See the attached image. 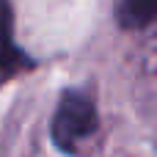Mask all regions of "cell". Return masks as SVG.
I'll use <instances>...</instances> for the list:
<instances>
[{
    "label": "cell",
    "mask_w": 157,
    "mask_h": 157,
    "mask_svg": "<svg viewBox=\"0 0 157 157\" xmlns=\"http://www.w3.org/2000/svg\"><path fill=\"white\" fill-rule=\"evenodd\" d=\"M97 130L94 99L83 91H66L52 116V141L61 152H75Z\"/></svg>",
    "instance_id": "6da1fadb"
},
{
    "label": "cell",
    "mask_w": 157,
    "mask_h": 157,
    "mask_svg": "<svg viewBox=\"0 0 157 157\" xmlns=\"http://www.w3.org/2000/svg\"><path fill=\"white\" fill-rule=\"evenodd\" d=\"M119 17L127 28H144L157 17V0H121Z\"/></svg>",
    "instance_id": "7a4b0ae2"
}]
</instances>
